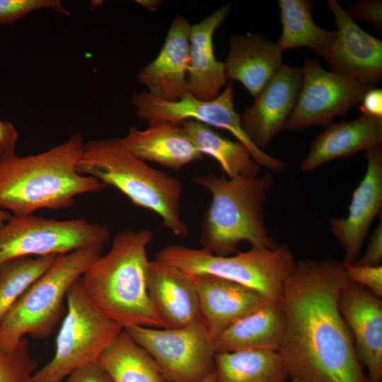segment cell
I'll return each instance as SVG.
<instances>
[{
  "instance_id": "obj_1",
  "label": "cell",
  "mask_w": 382,
  "mask_h": 382,
  "mask_svg": "<svg viewBox=\"0 0 382 382\" xmlns=\"http://www.w3.org/2000/svg\"><path fill=\"white\" fill-rule=\"evenodd\" d=\"M348 282L343 262L305 260L285 281L286 330L277 351L288 376L303 382H369L338 308Z\"/></svg>"
},
{
  "instance_id": "obj_2",
  "label": "cell",
  "mask_w": 382,
  "mask_h": 382,
  "mask_svg": "<svg viewBox=\"0 0 382 382\" xmlns=\"http://www.w3.org/2000/svg\"><path fill=\"white\" fill-rule=\"evenodd\" d=\"M84 145L76 132L37 154L1 156L0 207L13 215H28L40 209L67 208L79 195L103 191L105 184L77 170Z\"/></svg>"
},
{
  "instance_id": "obj_3",
  "label": "cell",
  "mask_w": 382,
  "mask_h": 382,
  "mask_svg": "<svg viewBox=\"0 0 382 382\" xmlns=\"http://www.w3.org/2000/svg\"><path fill=\"white\" fill-rule=\"evenodd\" d=\"M153 238L154 233L146 228L120 232L109 251L79 278L92 305L123 329L163 328L147 291V247Z\"/></svg>"
},
{
  "instance_id": "obj_4",
  "label": "cell",
  "mask_w": 382,
  "mask_h": 382,
  "mask_svg": "<svg viewBox=\"0 0 382 382\" xmlns=\"http://www.w3.org/2000/svg\"><path fill=\"white\" fill-rule=\"evenodd\" d=\"M209 190L212 199L200 225L199 243L217 256L238 252L240 243L251 248L273 249L279 245L270 236L262 214L273 177L226 178L209 173L192 179Z\"/></svg>"
},
{
  "instance_id": "obj_5",
  "label": "cell",
  "mask_w": 382,
  "mask_h": 382,
  "mask_svg": "<svg viewBox=\"0 0 382 382\" xmlns=\"http://www.w3.org/2000/svg\"><path fill=\"white\" fill-rule=\"evenodd\" d=\"M77 170L113 186L134 205L158 214L175 236L187 237L188 227L180 215L182 182L135 156L120 138L85 143Z\"/></svg>"
},
{
  "instance_id": "obj_6",
  "label": "cell",
  "mask_w": 382,
  "mask_h": 382,
  "mask_svg": "<svg viewBox=\"0 0 382 382\" xmlns=\"http://www.w3.org/2000/svg\"><path fill=\"white\" fill-rule=\"evenodd\" d=\"M104 245L58 255L50 267L21 295L0 323V346L14 349L24 337L45 338L66 313L69 289L102 255Z\"/></svg>"
},
{
  "instance_id": "obj_7",
  "label": "cell",
  "mask_w": 382,
  "mask_h": 382,
  "mask_svg": "<svg viewBox=\"0 0 382 382\" xmlns=\"http://www.w3.org/2000/svg\"><path fill=\"white\" fill-rule=\"evenodd\" d=\"M154 260L190 274H209L248 287L271 301H280L286 279L296 262L286 245L270 249L251 248L232 256L214 255L203 248L171 245Z\"/></svg>"
},
{
  "instance_id": "obj_8",
  "label": "cell",
  "mask_w": 382,
  "mask_h": 382,
  "mask_svg": "<svg viewBox=\"0 0 382 382\" xmlns=\"http://www.w3.org/2000/svg\"><path fill=\"white\" fill-rule=\"evenodd\" d=\"M66 305L54 354L34 373L35 382H62L77 368L98 361L123 330L92 305L79 279L68 291Z\"/></svg>"
},
{
  "instance_id": "obj_9",
  "label": "cell",
  "mask_w": 382,
  "mask_h": 382,
  "mask_svg": "<svg viewBox=\"0 0 382 382\" xmlns=\"http://www.w3.org/2000/svg\"><path fill=\"white\" fill-rule=\"evenodd\" d=\"M110 231L84 219L59 220L32 214L11 217L0 226V265L21 257L66 254L104 245Z\"/></svg>"
},
{
  "instance_id": "obj_10",
  "label": "cell",
  "mask_w": 382,
  "mask_h": 382,
  "mask_svg": "<svg viewBox=\"0 0 382 382\" xmlns=\"http://www.w3.org/2000/svg\"><path fill=\"white\" fill-rule=\"evenodd\" d=\"M131 100L137 116L148 123L168 121L181 124L191 120L227 130L248 149L260 168L278 173L289 167L287 163L267 154L249 139L242 128L241 115L235 110L231 82L212 100H200L187 92L179 100L170 102L155 98L145 91L133 94Z\"/></svg>"
},
{
  "instance_id": "obj_11",
  "label": "cell",
  "mask_w": 382,
  "mask_h": 382,
  "mask_svg": "<svg viewBox=\"0 0 382 382\" xmlns=\"http://www.w3.org/2000/svg\"><path fill=\"white\" fill-rule=\"evenodd\" d=\"M170 382H199L214 370L213 340L200 318L178 328L124 329Z\"/></svg>"
},
{
  "instance_id": "obj_12",
  "label": "cell",
  "mask_w": 382,
  "mask_h": 382,
  "mask_svg": "<svg viewBox=\"0 0 382 382\" xmlns=\"http://www.w3.org/2000/svg\"><path fill=\"white\" fill-rule=\"evenodd\" d=\"M303 82L296 106L284 129L299 130L312 125L327 127L345 115L374 86L323 69L306 58L301 68Z\"/></svg>"
},
{
  "instance_id": "obj_13",
  "label": "cell",
  "mask_w": 382,
  "mask_h": 382,
  "mask_svg": "<svg viewBox=\"0 0 382 382\" xmlns=\"http://www.w3.org/2000/svg\"><path fill=\"white\" fill-rule=\"evenodd\" d=\"M327 5L337 30L321 56L330 71L374 86L382 79V41L361 29L337 1L328 0Z\"/></svg>"
},
{
  "instance_id": "obj_14",
  "label": "cell",
  "mask_w": 382,
  "mask_h": 382,
  "mask_svg": "<svg viewBox=\"0 0 382 382\" xmlns=\"http://www.w3.org/2000/svg\"><path fill=\"white\" fill-rule=\"evenodd\" d=\"M303 82L301 68L283 64L241 115L243 129L263 151L291 115Z\"/></svg>"
},
{
  "instance_id": "obj_15",
  "label": "cell",
  "mask_w": 382,
  "mask_h": 382,
  "mask_svg": "<svg viewBox=\"0 0 382 382\" xmlns=\"http://www.w3.org/2000/svg\"><path fill=\"white\" fill-rule=\"evenodd\" d=\"M366 173L352 194L348 215L331 218L330 230L345 251V263L359 259L368 231L382 208V149L374 146L366 154Z\"/></svg>"
},
{
  "instance_id": "obj_16",
  "label": "cell",
  "mask_w": 382,
  "mask_h": 382,
  "mask_svg": "<svg viewBox=\"0 0 382 382\" xmlns=\"http://www.w3.org/2000/svg\"><path fill=\"white\" fill-rule=\"evenodd\" d=\"M340 312L354 340L357 357L369 382H382V301L352 282L342 288Z\"/></svg>"
},
{
  "instance_id": "obj_17",
  "label": "cell",
  "mask_w": 382,
  "mask_h": 382,
  "mask_svg": "<svg viewBox=\"0 0 382 382\" xmlns=\"http://www.w3.org/2000/svg\"><path fill=\"white\" fill-rule=\"evenodd\" d=\"M190 28L187 18L177 16L157 57L139 71L138 80L151 96L172 102L188 92Z\"/></svg>"
},
{
  "instance_id": "obj_18",
  "label": "cell",
  "mask_w": 382,
  "mask_h": 382,
  "mask_svg": "<svg viewBox=\"0 0 382 382\" xmlns=\"http://www.w3.org/2000/svg\"><path fill=\"white\" fill-rule=\"evenodd\" d=\"M190 276L198 295L200 319L212 340L241 318L271 301L257 291L226 279L209 274Z\"/></svg>"
},
{
  "instance_id": "obj_19",
  "label": "cell",
  "mask_w": 382,
  "mask_h": 382,
  "mask_svg": "<svg viewBox=\"0 0 382 382\" xmlns=\"http://www.w3.org/2000/svg\"><path fill=\"white\" fill-rule=\"evenodd\" d=\"M147 291L163 328H178L199 319L197 292L190 275L178 268L150 261Z\"/></svg>"
},
{
  "instance_id": "obj_20",
  "label": "cell",
  "mask_w": 382,
  "mask_h": 382,
  "mask_svg": "<svg viewBox=\"0 0 382 382\" xmlns=\"http://www.w3.org/2000/svg\"><path fill=\"white\" fill-rule=\"evenodd\" d=\"M231 10L229 4L191 25L189 42L188 92L200 100H212L219 94L227 78L224 62L218 61L213 37L217 28Z\"/></svg>"
},
{
  "instance_id": "obj_21",
  "label": "cell",
  "mask_w": 382,
  "mask_h": 382,
  "mask_svg": "<svg viewBox=\"0 0 382 382\" xmlns=\"http://www.w3.org/2000/svg\"><path fill=\"white\" fill-rule=\"evenodd\" d=\"M282 53L263 33L232 35L224 62L226 78L240 82L255 98L284 64Z\"/></svg>"
},
{
  "instance_id": "obj_22",
  "label": "cell",
  "mask_w": 382,
  "mask_h": 382,
  "mask_svg": "<svg viewBox=\"0 0 382 382\" xmlns=\"http://www.w3.org/2000/svg\"><path fill=\"white\" fill-rule=\"evenodd\" d=\"M121 139L139 159L174 170L203 158L181 124L156 121L148 123L144 129L132 126Z\"/></svg>"
},
{
  "instance_id": "obj_23",
  "label": "cell",
  "mask_w": 382,
  "mask_h": 382,
  "mask_svg": "<svg viewBox=\"0 0 382 382\" xmlns=\"http://www.w3.org/2000/svg\"><path fill=\"white\" fill-rule=\"evenodd\" d=\"M381 143L382 119L361 115L352 121L332 123L313 141L300 169L312 172L332 160L352 156Z\"/></svg>"
},
{
  "instance_id": "obj_24",
  "label": "cell",
  "mask_w": 382,
  "mask_h": 382,
  "mask_svg": "<svg viewBox=\"0 0 382 382\" xmlns=\"http://www.w3.org/2000/svg\"><path fill=\"white\" fill-rule=\"evenodd\" d=\"M286 330L280 301H268L241 318L213 340L215 354L247 349L278 351Z\"/></svg>"
},
{
  "instance_id": "obj_25",
  "label": "cell",
  "mask_w": 382,
  "mask_h": 382,
  "mask_svg": "<svg viewBox=\"0 0 382 382\" xmlns=\"http://www.w3.org/2000/svg\"><path fill=\"white\" fill-rule=\"evenodd\" d=\"M216 382H285L289 377L277 351L247 349L216 353Z\"/></svg>"
},
{
  "instance_id": "obj_26",
  "label": "cell",
  "mask_w": 382,
  "mask_h": 382,
  "mask_svg": "<svg viewBox=\"0 0 382 382\" xmlns=\"http://www.w3.org/2000/svg\"><path fill=\"white\" fill-rule=\"evenodd\" d=\"M98 362L113 382H170L151 356L124 329Z\"/></svg>"
},
{
  "instance_id": "obj_27",
  "label": "cell",
  "mask_w": 382,
  "mask_h": 382,
  "mask_svg": "<svg viewBox=\"0 0 382 382\" xmlns=\"http://www.w3.org/2000/svg\"><path fill=\"white\" fill-rule=\"evenodd\" d=\"M282 30L276 42L282 52L299 47L322 55L332 43L336 33L317 25L312 17L311 0H278Z\"/></svg>"
},
{
  "instance_id": "obj_28",
  "label": "cell",
  "mask_w": 382,
  "mask_h": 382,
  "mask_svg": "<svg viewBox=\"0 0 382 382\" xmlns=\"http://www.w3.org/2000/svg\"><path fill=\"white\" fill-rule=\"evenodd\" d=\"M188 137L204 156L214 158L228 178L257 176L260 167L248 149L238 141L228 139L210 127L195 120L181 123Z\"/></svg>"
},
{
  "instance_id": "obj_29",
  "label": "cell",
  "mask_w": 382,
  "mask_h": 382,
  "mask_svg": "<svg viewBox=\"0 0 382 382\" xmlns=\"http://www.w3.org/2000/svg\"><path fill=\"white\" fill-rule=\"evenodd\" d=\"M56 257H21L0 265V323L16 300L50 267Z\"/></svg>"
},
{
  "instance_id": "obj_30",
  "label": "cell",
  "mask_w": 382,
  "mask_h": 382,
  "mask_svg": "<svg viewBox=\"0 0 382 382\" xmlns=\"http://www.w3.org/2000/svg\"><path fill=\"white\" fill-rule=\"evenodd\" d=\"M38 363L30 354L29 342L23 339L13 349L0 346V382H35Z\"/></svg>"
},
{
  "instance_id": "obj_31",
  "label": "cell",
  "mask_w": 382,
  "mask_h": 382,
  "mask_svg": "<svg viewBox=\"0 0 382 382\" xmlns=\"http://www.w3.org/2000/svg\"><path fill=\"white\" fill-rule=\"evenodd\" d=\"M44 8L70 16L59 0H0V24H12L33 11Z\"/></svg>"
},
{
  "instance_id": "obj_32",
  "label": "cell",
  "mask_w": 382,
  "mask_h": 382,
  "mask_svg": "<svg viewBox=\"0 0 382 382\" xmlns=\"http://www.w3.org/2000/svg\"><path fill=\"white\" fill-rule=\"evenodd\" d=\"M344 270L349 282L357 284L376 296H382V266L358 265L343 262Z\"/></svg>"
},
{
  "instance_id": "obj_33",
  "label": "cell",
  "mask_w": 382,
  "mask_h": 382,
  "mask_svg": "<svg viewBox=\"0 0 382 382\" xmlns=\"http://www.w3.org/2000/svg\"><path fill=\"white\" fill-rule=\"evenodd\" d=\"M354 19L364 21L373 25L378 32L382 30L381 0H363L347 6L345 9Z\"/></svg>"
},
{
  "instance_id": "obj_34",
  "label": "cell",
  "mask_w": 382,
  "mask_h": 382,
  "mask_svg": "<svg viewBox=\"0 0 382 382\" xmlns=\"http://www.w3.org/2000/svg\"><path fill=\"white\" fill-rule=\"evenodd\" d=\"M66 382H113L98 361L84 364L73 371Z\"/></svg>"
},
{
  "instance_id": "obj_35",
  "label": "cell",
  "mask_w": 382,
  "mask_h": 382,
  "mask_svg": "<svg viewBox=\"0 0 382 382\" xmlns=\"http://www.w3.org/2000/svg\"><path fill=\"white\" fill-rule=\"evenodd\" d=\"M382 260V219L372 233L366 252L361 258H359L354 264L358 265L377 266Z\"/></svg>"
},
{
  "instance_id": "obj_36",
  "label": "cell",
  "mask_w": 382,
  "mask_h": 382,
  "mask_svg": "<svg viewBox=\"0 0 382 382\" xmlns=\"http://www.w3.org/2000/svg\"><path fill=\"white\" fill-rule=\"evenodd\" d=\"M18 133L13 123L0 120V156L16 154Z\"/></svg>"
},
{
  "instance_id": "obj_37",
  "label": "cell",
  "mask_w": 382,
  "mask_h": 382,
  "mask_svg": "<svg viewBox=\"0 0 382 382\" xmlns=\"http://www.w3.org/2000/svg\"><path fill=\"white\" fill-rule=\"evenodd\" d=\"M359 108L362 115L382 119V90L372 88L364 96Z\"/></svg>"
},
{
  "instance_id": "obj_38",
  "label": "cell",
  "mask_w": 382,
  "mask_h": 382,
  "mask_svg": "<svg viewBox=\"0 0 382 382\" xmlns=\"http://www.w3.org/2000/svg\"><path fill=\"white\" fill-rule=\"evenodd\" d=\"M136 2L151 11H156L163 3L162 1L158 0H139Z\"/></svg>"
},
{
  "instance_id": "obj_39",
  "label": "cell",
  "mask_w": 382,
  "mask_h": 382,
  "mask_svg": "<svg viewBox=\"0 0 382 382\" xmlns=\"http://www.w3.org/2000/svg\"><path fill=\"white\" fill-rule=\"evenodd\" d=\"M11 216L12 214L10 212L0 207V226L6 223Z\"/></svg>"
},
{
  "instance_id": "obj_40",
  "label": "cell",
  "mask_w": 382,
  "mask_h": 382,
  "mask_svg": "<svg viewBox=\"0 0 382 382\" xmlns=\"http://www.w3.org/2000/svg\"><path fill=\"white\" fill-rule=\"evenodd\" d=\"M199 382H216L214 371H213L210 374H209L207 376H206Z\"/></svg>"
},
{
  "instance_id": "obj_41",
  "label": "cell",
  "mask_w": 382,
  "mask_h": 382,
  "mask_svg": "<svg viewBox=\"0 0 382 382\" xmlns=\"http://www.w3.org/2000/svg\"><path fill=\"white\" fill-rule=\"evenodd\" d=\"M290 382H303L301 381H299L298 379H296V378H291V381Z\"/></svg>"
}]
</instances>
